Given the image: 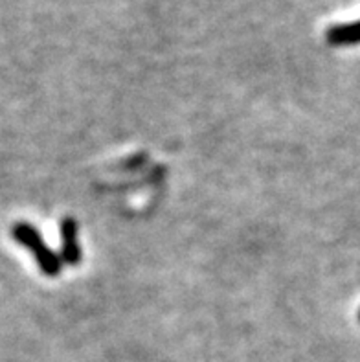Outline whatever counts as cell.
Segmentation results:
<instances>
[{
  "mask_svg": "<svg viewBox=\"0 0 360 362\" xmlns=\"http://www.w3.org/2000/svg\"><path fill=\"white\" fill-rule=\"evenodd\" d=\"M11 238L21 247H24L33 254V259H35L37 267H39V271L42 274L48 276V278H57L61 274L63 259L45 243V239H42V235L39 234V230L35 226L30 225V223H15L11 226Z\"/></svg>",
  "mask_w": 360,
  "mask_h": 362,
  "instance_id": "1",
  "label": "cell"
},
{
  "mask_svg": "<svg viewBox=\"0 0 360 362\" xmlns=\"http://www.w3.org/2000/svg\"><path fill=\"white\" fill-rule=\"evenodd\" d=\"M78 223L72 217L61 221V259L66 265H79L81 262V247H79Z\"/></svg>",
  "mask_w": 360,
  "mask_h": 362,
  "instance_id": "2",
  "label": "cell"
},
{
  "mask_svg": "<svg viewBox=\"0 0 360 362\" xmlns=\"http://www.w3.org/2000/svg\"><path fill=\"white\" fill-rule=\"evenodd\" d=\"M327 42L331 46H352L360 42V21L353 24H338L327 30Z\"/></svg>",
  "mask_w": 360,
  "mask_h": 362,
  "instance_id": "3",
  "label": "cell"
},
{
  "mask_svg": "<svg viewBox=\"0 0 360 362\" xmlns=\"http://www.w3.org/2000/svg\"><path fill=\"white\" fill-rule=\"evenodd\" d=\"M359 318H360V317H359Z\"/></svg>",
  "mask_w": 360,
  "mask_h": 362,
  "instance_id": "4",
  "label": "cell"
}]
</instances>
